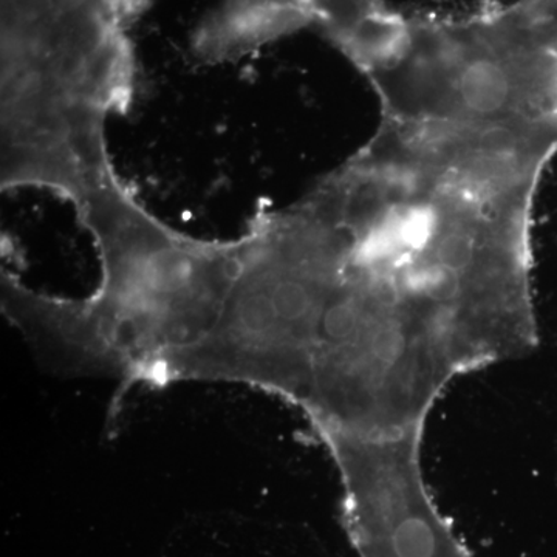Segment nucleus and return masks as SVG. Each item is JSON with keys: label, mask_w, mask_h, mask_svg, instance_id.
<instances>
[{"label": "nucleus", "mask_w": 557, "mask_h": 557, "mask_svg": "<svg viewBox=\"0 0 557 557\" xmlns=\"http://www.w3.org/2000/svg\"><path fill=\"white\" fill-rule=\"evenodd\" d=\"M313 22L309 0H222L197 33L208 60L237 57Z\"/></svg>", "instance_id": "39448f33"}, {"label": "nucleus", "mask_w": 557, "mask_h": 557, "mask_svg": "<svg viewBox=\"0 0 557 557\" xmlns=\"http://www.w3.org/2000/svg\"><path fill=\"white\" fill-rule=\"evenodd\" d=\"M313 24L359 67L387 42L399 20L383 0H309Z\"/></svg>", "instance_id": "423d86ee"}, {"label": "nucleus", "mask_w": 557, "mask_h": 557, "mask_svg": "<svg viewBox=\"0 0 557 557\" xmlns=\"http://www.w3.org/2000/svg\"><path fill=\"white\" fill-rule=\"evenodd\" d=\"M344 520L359 557H472L418 471L366 480L344 502Z\"/></svg>", "instance_id": "20e7f679"}, {"label": "nucleus", "mask_w": 557, "mask_h": 557, "mask_svg": "<svg viewBox=\"0 0 557 557\" xmlns=\"http://www.w3.org/2000/svg\"><path fill=\"white\" fill-rule=\"evenodd\" d=\"M361 70L387 119L557 124V3L518 0L461 20L399 17Z\"/></svg>", "instance_id": "7ed1b4c3"}, {"label": "nucleus", "mask_w": 557, "mask_h": 557, "mask_svg": "<svg viewBox=\"0 0 557 557\" xmlns=\"http://www.w3.org/2000/svg\"><path fill=\"white\" fill-rule=\"evenodd\" d=\"M101 263L94 295L50 296L2 270V310L36 357L64 375L149 386L153 373L208 335L233 274V242L194 239L126 188L78 212Z\"/></svg>", "instance_id": "f257e3e1"}, {"label": "nucleus", "mask_w": 557, "mask_h": 557, "mask_svg": "<svg viewBox=\"0 0 557 557\" xmlns=\"http://www.w3.org/2000/svg\"><path fill=\"white\" fill-rule=\"evenodd\" d=\"M139 0H2V188L76 203L119 177L109 120L134 89Z\"/></svg>", "instance_id": "f03ea898"}]
</instances>
